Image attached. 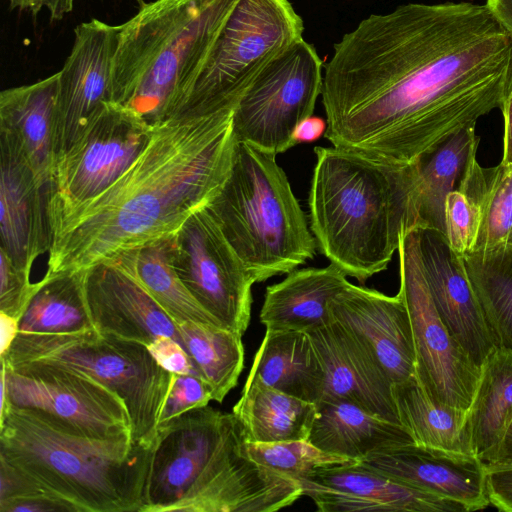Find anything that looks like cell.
<instances>
[{
    "instance_id": "484cf974",
    "label": "cell",
    "mask_w": 512,
    "mask_h": 512,
    "mask_svg": "<svg viewBox=\"0 0 512 512\" xmlns=\"http://www.w3.org/2000/svg\"><path fill=\"white\" fill-rule=\"evenodd\" d=\"M247 378L315 404L323 392L321 366L306 331L266 329Z\"/></svg>"
},
{
    "instance_id": "681fc988",
    "label": "cell",
    "mask_w": 512,
    "mask_h": 512,
    "mask_svg": "<svg viewBox=\"0 0 512 512\" xmlns=\"http://www.w3.org/2000/svg\"><path fill=\"white\" fill-rule=\"evenodd\" d=\"M10 1V7L11 8H18L20 9L22 0H9Z\"/></svg>"
},
{
    "instance_id": "e0dca14e",
    "label": "cell",
    "mask_w": 512,
    "mask_h": 512,
    "mask_svg": "<svg viewBox=\"0 0 512 512\" xmlns=\"http://www.w3.org/2000/svg\"><path fill=\"white\" fill-rule=\"evenodd\" d=\"M329 311L368 351L392 384L415 375L411 323L400 292L388 296L349 283L329 302Z\"/></svg>"
},
{
    "instance_id": "9c48e42d",
    "label": "cell",
    "mask_w": 512,
    "mask_h": 512,
    "mask_svg": "<svg viewBox=\"0 0 512 512\" xmlns=\"http://www.w3.org/2000/svg\"><path fill=\"white\" fill-rule=\"evenodd\" d=\"M303 31L289 0H237L170 118L235 110L260 73Z\"/></svg>"
},
{
    "instance_id": "52a82bcc",
    "label": "cell",
    "mask_w": 512,
    "mask_h": 512,
    "mask_svg": "<svg viewBox=\"0 0 512 512\" xmlns=\"http://www.w3.org/2000/svg\"><path fill=\"white\" fill-rule=\"evenodd\" d=\"M208 207L255 283L314 257L316 240L273 153L238 141L230 174Z\"/></svg>"
},
{
    "instance_id": "277c9868",
    "label": "cell",
    "mask_w": 512,
    "mask_h": 512,
    "mask_svg": "<svg viewBox=\"0 0 512 512\" xmlns=\"http://www.w3.org/2000/svg\"><path fill=\"white\" fill-rule=\"evenodd\" d=\"M314 153L308 203L317 247L364 283L387 268L402 235L415 227L416 162H385L334 146Z\"/></svg>"
},
{
    "instance_id": "8d00e7d4",
    "label": "cell",
    "mask_w": 512,
    "mask_h": 512,
    "mask_svg": "<svg viewBox=\"0 0 512 512\" xmlns=\"http://www.w3.org/2000/svg\"><path fill=\"white\" fill-rule=\"evenodd\" d=\"M243 448L251 460L285 474L299 483L319 469L358 462L349 457L323 451L308 440L273 443L244 441Z\"/></svg>"
},
{
    "instance_id": "836d02e7",
    "label": "cell",
    "mask_w": 512,
    "mask_h": 512,
    "mask_svg": "<svg viewBox=\"0 0 512 512\" xmlns=\"http://www.w3.org/2000/svg\"><path fill=\"white\" fill-rule=\"evenodd\" d=\"M462 260L497 346L512 352V243Z\"/></svg>"
},
{
    "instance_id": "3957f363",
    "label": "cell",
    "mask_w": 512,
    "mask_h": 512,
    "mask_svg": "<svg viewBox=\"0 0 512 512\" xmlns=\"http://www.w3.org/2000/svg\"><path fill=\"white\" fill-rule=\"evenodd\" d=\"M233 413L204 406L158 426L140 512H274L301 484L251 460Z\"/></svg>"
},
{
    "instance_id": "d590c367",
    "label": "cell",
    "mask_w": 512,
    "mask_h": 512,
    "mask_svg": "<svg viewBox=\"0 0 512 512\" xmlns=\"http://www.w3.org/2000/svg\"><path fill=\"white\" fill-rule=\"evenodd\" d=\"M512 243V165L487 168L474 245L469 253L488 252ZM468 254V253H467Z\"/></svg>"
},
{
    "instance_id": "603a6c76",
    "label": "cell",
    "mask_w": 512,
    "mask_h": 512,
    "mask_svg": "<svg viewBox=\"0 0 512 512\" xmlns=\"http://www.w3.org/2000/svg\"><path fill=\"white\" fill-rule=\"evenodd\" d=\"M59 72L0 93V142L12 148L40 186L50 185L55 161Z\"/></svg>"
},
{
    "instance_id": "1f68e13d",
    "label": "cell",
    "mask_w": 512,
    "mask_h": 512,
    "mask_svg": "<svg viewBox=\"0 0 512 512\" xmlns=\"http://www.w3.org/2000/svg\"><path fill=\"white\" fill-rule=\"evenodd\" d=\"M40 281V289L19 320V333L64 335L95 329L85 295L84 270Z\"/></svg>"
},
{
    "instance_id": "60d3db41",
    "label": "cell",
    "mask_w": 512,
    "mask_h": 512,
    "mask_svg": "<svg viewBox=\"0 0 512 512\" xmlns=\"http://www.w3.org/2000/svg\"><path fill=\"white\" fill-rule=\"evenodd\" d=\"M486 492L490 505L512 512V470L486 472Z\"/></svg>"
},
{
    "instance_id": "d6a6232c",
    "label": "cell",
    "mask_w": 512,
    "mask_h": 512,
    "mask_svg": "<svg viewBox=\"0 0 512 512\" xmlns=\"http://www.w3.org/2000/svg\"><path fill=\"white\" fill-rule=\"evenodd\" d=\"M177 328L199 376L221 403L237 385L244 368L242 336L224 327L201 322H178Z\"/></svg>"
},
{
    "instance_id": "ab89813d",
    "label": "cell",
    "mask_w": 512,
    "mask_h": 512,
    "mask_svg": "<svg viewBox=\"0 0 512 512\" xmlns=\"http://www.w3.org/2000/svg\"><path fill=\"white\" fill-rule=\"evenodd\" d=\"M147 348L157 363L165 370L176 374L199 376L187 351L173 338L165 335L159 336L147 345Z\"/></svg>"
},
{
    "instance_id": "83f0119b",
    "label": "cell",
    "mask_w": 512,
    "mask_h": 512,
    "mask_svg": "<svg viewBox=\"0 0 512 512\" xmlns=\"http://www.w3.org/2000/svg\"><path fill=\"white\" fill-rule=\"evenodd\" d=\"M480 138L475 126H468L449 136L416 162V224L446 235L445 203L476 155ZM414 227V228H415Z\"/></svg>"
},
{
    "instance_id": "4dcf8cb0",
    "label": "cell",
    "mask_w": 512,
    "mask_h": 512,
    "mask_svg": "<svg viewBox=\"0 0 512 512\" xmlns=\"http://www.w3.org/2000/svg\"><path fill=\"white\" fill-rule=\"evenodd\" d=\"M400 424L420 446L474 456L466 430V411L437 403L414 376L392 384Z\"/></svg>"
},
{
    "instance_id": "44dd1931",
    "label": "cell",
    "mask_w": 512,
    "mask_h": 512,
    "mask_svg": "<svg viewBox=\"0 0 512 512\" xmlns=\"http://www.w3.org/2000/svg\"><path fill=\"white\" fill-rule=\"evenodd\" d=\"M360 462L398 482L463 503L470 511L490 505L486 472L475 456L412 443L373 452Z\"/></svg>"
},
{
    "instance_id": "f1b7e54d",
    "label": "cell",
    "mask_w": 512,
    "mask_h": 512,
    "mask_svg": "<svg viewBox=\"0 0 512 512\" xmlns=\"http://www.w3.org/2000/svg\"><path fill=\"white\" fill-rule=\"evenodd\" d=\"M174 235L124 251L110 260L127 268L176 323L193 321L221 326L179 277L173 261Z\"/></svg>"
},
{
    "instance_id": "c3c4849f",
    "label": "cell",
    "mask_w": 512,
    "mask_h": 512,
    "mask_svg": "<svg viewBox=\"0 0 512 512\" xmlns=\"http://www.w3.org/2000/svg\"><path fill=\"white\" fill-rule=\"evenodd\" d=\"M485 4L512 37V0H486Z\"/></svg>"
},
{
    "instance_id": "5b68a950",
    "label": "cell",
    "mask_w": 512,
    "mask_h": 512,
    "mask_svg": "<svg viewBox=\"0 0 512 512\" xmlns=\"http://www.w3.org/2000/svg\"><path fill=\"white\" fill-rule=\"evenodd\" d=\"M152 447L64 431L28 409L0 415V460L72 512H140Z\"/></svg>"
},
{
    "instance_id": "b9f144b4",
    "label": "cell",
    "mask_w": 512,
    "mask_h": 512,
    "mask_svg": "<svg viewBox=\"0 0 512 512\" xmlns=\"http://www.w3.org/2000/svg\"><path fill=\"white\" fill-rule=\"evenodd\" d=\"M480 462L485 472L512 470V423L500 443Z\"/></svg>"
},
{
    "instance_id": "8992f818",
    "label": "cell",
    "mask_w": 512,
    "mask_h": 512,
    "mask_svg": "<svg viewBox=\"0 0 512 512\" xmlns=\"http://www.w3.org/2000/svg\"><path fill=\"white\" fill-rule=\"evenodd\" d=\"M237 0H138L118 25L113 101L152 126L169 119L190 88Z\"/></svg>"
},
{
    "instance_id": "e575fe53",
    "label": "cell",
    "mask_w": 512,
    "mask_h": 512,
    "mask_svg": "<svg viewBox=\"0 0 512 512\" xmlns=\"http://www.w3.org/2000/svg\"><path fill=\"white\" fill-rule=\"evenodd\" d=\"M487 182V168L473 156L457 188L449 193L445 203L446 237L460 256L469 253L474 245L482 196Z\"/></svg>"
},
{
    "instance_id": "ac0fdd59",
    "label": "cell",
    "mask_w": 512,
    "mask_h": 512,
    "mask_svg": "<svg viewBox=\"0 0 512 512\" xmlns=\"http://www.w3.org/2000/svg\"><path fill=\"white\" fill-rule=\"evenodd\" d=\"M300 484L320 512H470L463 503L393 480L360 461L319 469Z\"/></svg>"
},
{
    "instance_id": "d6986e66",
    "label": "cell",
    "mask_w": 512,
    "mask_h": 512,
    "mask_svg": "<svg viewBox=\"0 0 512 512\" xmlns=\"http://www.w3.org/2000/svg\"><path fill=\"white\" fill-rule=\"evenodd\" d=\"M84 288L99 333L146 346L165 335L184 347L177 323L119 263L109 260L84 270Z\"/></svg>"
},
{
    "instance_id": "9a60e30c",
    "label": "cell",
    "mask_w": 512,
    "mask_h": 512,
    "mask_svg": "<svg viewBox=\"0 0 512 512\" xmlns=\"http://www.w3.org/2000/svg\"><path fill=\"white\" fill-rule=\"evenodd\" d=\"M118 26L98 19L74 29V41L59 72L55 119L56 158L81 135L91 119L113 102V66Z\"/></svg>"
},
{
    "instance_id": "5bb4252c",
    "label": "cell",
    "mask_w": 512,
    "mask_h": 512,
    "mask_svg": "<svg viewBox=\"0 0 512 512\" xmlns=\"http://www.w3.org/2000/svg\"><path fill=\"white\" fill-rule=\"evenodd\" d=\"M173 261L202 307L222 327L242 336L250 323L255 280L208 206L191 215L175 233Z\"/></svg>"
},
{
    "instance_id": "bcb514c9",
    "label": "cell",
    "mask_w": 512,
    "mask_h": 512,
    "mask_svg": "<svg viewBox=\"0 0 512 512\" xmlns=\"http://www.w3.org/2000/svg\"><path fill=\"white\" fill-rule=\"evenodd\" d=\"M503 121V156L501 162L512 165V94H507L500 107Z\"/></svg>"
},
{
    "instance_id": "7a4b0ae2",
    "label": "cell",
    "mask_w": 512,
    "mask_h": 512,
    "mask_svg": "<svg viewBox=\"0 0 512 512\" xmlns=\"http://www.w3.org/2000/svg\"><path fill=\"white\" fill-rule=\"evenodd\" d=\"M234 110L154 125L137 158L98 195L49 218L44 278L86 270L175 234L225 184L237 138Z\"/></svg>"
},
{
    "instance_id": "30bf717a",
    "label": "cell",
    "mask_w": 512,
    "mask_h": 512,
    "mask_svg": "<svg viewBox=\"0 0 512 512\" xmlns=\"http://www.w3.org/2000/svg\"><path fill=\"white\" fill-rule=\"evenodd\" d=\"M0 360V415L12 405L69 433L101 440L133 439L124 400L97 380L50 361Z\"/></svg>"
},
{
    "instance_id": "f907efd6",
    "label": "cell",
    "mask_w": 512,
    "mask_h": 512,
    "mask_svg": "<svg viewBox=\"0 0 512 512\" xmlns=\"http://www.w3.org/2000/svg\"><path fill=\"white\" fill-rule=\"evenodd\" d=\"M507 94H512V71H511V75H510V79H509V83H508Z\"/></svg>"
},
{
    "instance_id": "f35d334b",
    "label": "cell",
    "mask_w": 512,
    "mask_h": 512,
    "mask_svg": "<svg viewBox=\"0 0 512 512\" xmlns=\"http://www.w3.org/2000/svg\"><path fill=\"white\" fill-rule=\"evenodd\" d=\"M211 400L212 390L203 378L194 374L173 373L158 426L190 410L207 406Z\"/></svg>"
},
{
    "instance_id": "4fadbf2b",
    "label": "cell",
    "mask_w": 512,
    "mask_h": 512,
    "mask_svg": "<svg viewBox=\"0 0 512 512\" xmlns=\"http://www.w3.org/2000/svg\"><path fill=\"white\" fill-rule=\"evenodd\" d=\"M154 126L134 110L107 103L55 161L49 185V218L98 195L137 158Z\"/></svg>"
},
{
    "instance_id": "2e32d148",
    "label": "cell",
    "mask_w": 512,
    "mask_h": 512,
    "mask_svg": "<svg viewBox=\"0 0 512 512\" xmlns=\"http://www.w3.org/2000/svg\"><path fill=\"white\" fill-rule=\"evenodd\" d=\"M421 269L442 321L473 363L481 366L498 347L466 273L445 234L415 227Z\"/></svg>"
},
{
    "instance_id": "7402d4cb",
    "label": "cell",
    "mask_w": 512,
    "mask_h": 512,
    "mask_svg": "<svg viewBox=\"0 0 512 512\" xmlns=\"http://www.w3.org/2000/svg\"><path fill=\"white\" fill-rule=\"evenodd\" d=\"M0 249L31 273L35 260L51 246L49 185L40 186L27 164L0 142Z\"/></svg>"
},
{
    "instance_id": "ba28073f",
    "label": "cell",
    "mask_w": 512,
    "mask_h": 512,
    "mask_svg": "<svg viewBox=\"0 0 512 512\" xmlns=\"http://www.w3.org/2000/svg\"><path fill=\"white\" fill-rule=\"evenodd\" d=\"M0 359L8 364L50 361L97 380L124 400L133 440L152 447L173 373L157 363L146 345L95 329L64 335L18 333Z\"/></svg>"
},
{
    "instance_id": "7bdbcfd3",
    "label": "cell",
    "mask_w": 512,
    "mask_h": 512,
    "mask_svg": "<svg viewBox=\"0 0 512 512\" xmlns=\"http://www.w3.org/2000/svg\"><path fill=\"white\" fill-rule=\"evenodd\" d=\"M46 8L52 20H61L73 11L74 0H22L20 9L36 15Z\"/></svg>"
},
{
    "instance_id": "f546056e",
    "label": "cell",
    "mask_w": 512,
    "mask_h": 512,
    "mask_svg": "<svg viewBox=\"0 0 512 512\" xmlns=\"http://www.w3.org/2000/svg\"><path fill=\"white\" fill-rule=\"evenodd\" d=\"M512 423V352L496 347L480 370L466 413L472 454L480 461L500 443Z\"/></svg>"
},
{
    "instance_id": "cb8c5ba5",
    "label": "cell",
    "mask_w": 512,
    "mask_h": 512,
    "mask_svg": "<svg viewBox=\"0 0 512 512\" xmlns=\"http://www.w3.org/2000/svg\"><path fill=\"white\" fill-rule=\"evenodd\" d=\"M316 408L308 441L323 451L360 461L373 452L414 443L403 425L352 401L320 400Z\"/></svg>"
},
{
    "instance_id": "7c38bea8",
    "label": "cell",
    "mask_w": 512,
    "mask_h": 512,
    "mask_svg": "<svg viewBox=\"0 0 512 512\" xmlns=\"http://www.w3.org/2000/svg\"><path fill=\"white\" fill-rule=\"evenodd\" d=\"M400 288L406 304L414 343L415 377L435 402L468 411L480 369L452 336L439 316L424 278L415 228L400 241Z\"/></svg>"
},
{
    "instance_id": "6da1fadb",
    "label": "cell",
    "mask_w": 512,
    "mask_h": 512,
    "mask_svg": "<svg viewBox=\"0 0 512 512\" xmlns=\"http://www.w3.org/2000/svg\"><path fill=\"white\" fill-rule=\"evenodd\" d=\"M512 37L486 4L407 3L371 14L323 67L332 146L410 164L501 107Z\"/></svg>"
},
{
    "instance_id": "7dc6e473",
    "label": "cell",
    "mask_w": 512,
    "mask_h": 512,
    "mask_svg": "<svg viewBox=\"0 0 512 512\" xmlns=\"http://www.w3.org/2000/svg\"><path fill=\"white\" fill-rule=\"evenodd\" d=\"M0 357L4 356L9 350L13 341L19 333V320L0 312Z\"/></svg>"
},
{
    "instance_id": "8fae6325",
    "label": "cell",
    "mask_w": 512,
    "mask_h": 512,
    "mask_svg": "<svg viewBox=\"0 0 512 512\" xmlns=\"http://www.w3.org/2000/svg\"><path fill=\"white\" fill-rule=\"evenodd\" d=\"M323 67L316 48L303 38L277 56L234 110L237 141L275 155L294 147L295 128L313 115L321 96Z\"/></svg>"
},
{
    "instance_id": "f6af8a7d",
    "label": "cell",
    "mask_w": 512,
    "mask_h": 512,
    "mask_svg": "<svg viewBox=\"0 0 512 512\" xmlns=\"http://www.w3.org/2000/svg\"><path fill=\"white\" fill-rule=\"evenodd\" d=\"M327 129L326 120L310 116L302 120L294 130L293 142L295 146L299 143H311L321 138Z\"/></svg>"
},
{
    "instance_id": "ee69618b",
    "label": "cell",
    "mask_w": 512,
    "mask_h": 512,
    "mask_svg": "<svg viewBox=\"0 0 512 512\" xmlns=\"http://www.w3.org/2000/svg\"><path fill=\"white\" fill-rule=\"evenodd\" d=\"M65 511L57 503L42 498L11 500L0 504V512H52Z\"/></svg>"
},
{
    "instance_id": "4316f807",
    "label": "cell",
    "mask_w": 512,
    "mask_h": 512,
    "mask_svg": "<svg viewBox=\"0 0 512 512\" xmlns=\"http://www.w3.org/2000/svg\"><path fill=\"white\" fill-rule=\"evenodd\" d=\"M316 404L248 379L232 413L245 441L273 443L308 440L316 416Z\"/></svg>"
},
{
    "instance_id": "74e56055",
    "label": "cell",
    "mask_w": 512,
    "mask_h": 512,
    "mask_svg": "<svg viewBox=\"0 0 512 512\" xmlns=\"http://www.w3.org/2000/svg\"><path fill=\"white\" fill-rule=\"evenodd\" d=\"M40 287L41 281L31 283L30 273L0 249V312L20 320Z\"/></svg>"
},
{
    "instance_id": "d4e9b609",
    "label": "cell",
    "mask_w": 512,
    "mask_h": 512,
    "mask_svg": "<svg viewBox=\"0 0 512 512\" xmlns=\"http://www.w3.org/2000/svg\"><path fill=\"white\" fill-rule=\"evenodd\" d=\"M340 268L294 269L267 286L260 322L271 330L309 331L331 320L329 302L350 282Z\"/></svg>"
},
{
    "instance_id": "ffe728a7",
    "label": "cell",
    "mask_w": 512,
    "mask_h": 512,
    "mask_svg": "<svg viewBox=\"0 0 512 512\" xmlns=\"http://www.w3.org/2000/svg\"><path fill=\"white\" fill-rule=\"evenodd\" d=\"M306 332L322 370L323 392L320 400H349L400 424L391 381L344 326L331 317L327 324Z\"/></svg>"
}]
</instances>
